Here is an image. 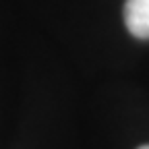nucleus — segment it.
Returning <instances> with one entry per match:
<instances>
[{
    "mask_svg": "<svg viewBox=\"0 0 149 149\" xmlns=\"http://www.w3.org/2000/svg\"><path fill=\"white\" fill-rule=\"evenodd\" d=\"M124 25L130 35L139 40H149V0H126Z\"/></svg>",
    "mask_w": 149,
    "mask_h": 149,
    "instance_id": "nucleus-1",
    "label": "nucleus"
},
{
    "mask_svg": "<svg viewBox=\"0 0 149 149\" xmlns=\"http://www.w3.org/2000/svg\"><path fill=\"white\" fill-rule=\"evenodd\" d=\"M139 149H149V145H143V147H139Z\"/></svg>",
    "mask_w": 149,
    "mask_h": 149,
    "instance_id": "nucleus-2",
    "label": "nucleus"
}]
</instances>
